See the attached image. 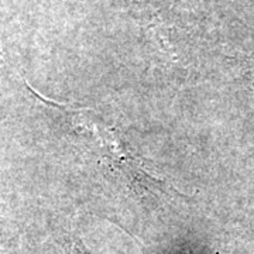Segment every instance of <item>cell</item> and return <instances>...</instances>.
<instances>
[{
    "label": "cell",
    "instance_id": "1",
    "mask_svg": "<svg viewBox=\"0 0 254 254\" xmlns=\"http://www.w3.org/2000/svg\"><path fill=\"white\" fill-rule=\"evenodd\" d=\"M26 85L34 98L43 102V105L53 113L58 115L60 122L66 127L69 134L76 137L102 165L120 177L130 190L151 198L168 195L170 190L173 192L171 187L148 173L118 131L106 125L96 112L44 98L28 83Z\"/></svg>",
    "mask_w": 254,
    "mask_h": 254
}]
</instances>
